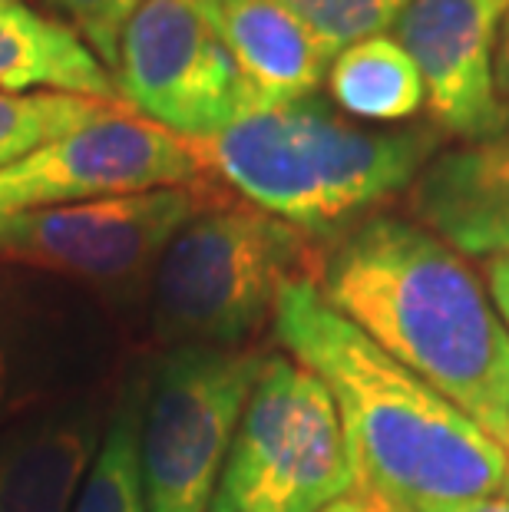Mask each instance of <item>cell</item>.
I'll use <instances>...</instances> for the list:
<instances>
[{
	"label": "cell",
	"instance_id": "obj_1",
	"mask_svg": "<svg viewBox=\"0 0 509 512\" xmlns=\"http://www.w3.org/2000/svg\"><path fill=\"white\" fill-rule=\"evenodd\" d=\"M275 341L328 387L367 512H460L500 496L509 453L321 298L314 278L278 294Z\"/></svg>",
	"mask_w": 509,
	"mask_h": 512
},
{
	"label": "cell",
	"instance_id": "obj_2",
	"mask_svg": "<svg viewBox=\"0 0 509 512\" xmlns=\"http://www.w3.org/2000/svg\"><path fill=\"white\" fill-rule=\"evenodd\" d=\"M321 298L400 367L509 446V331L467 255L430 228L374 215L318 265Z\"/></svg>",
	"mask_w": 509,
	"mask_h": 512
},
{
	"label": "cell",
	"instance_id": "obj_3",
	"mask_svg": "<svg viewBox=\"0 0 509 512\" xmlns=\"http://www.w3.org/2000/svg\"><path fill=\"white\" fill-rule=\"evenodd\" d=\"M189 149L212 182L314 238L410 192L440 152L433 126L371 129L318 96L258 110Z\"/></svg>",
	"mask_w": 509,
	"mask_h": 512
},
{
	"label": "cell",
	"instance_id": "obj_4",
	"mask_svg": "<svg viewBox=\"0 0 509 512\" xmlns=\"http://www.w3.org/2000/svg\"><path fill=\"white\" fill-rule=\"evenodd\" d=\"M314 235L212 195L162 252L149 285V331L166 347H248L272 324L278 294L295 278H318Z\"/></svg>",
	"mask_w": 509,
	"mask_h": 512
},
{
	"label": "cell",
	"instance_id": "obj_5",
	"mask_svg": "<svg viewBox=\"0 0 509 512\" xmlns=\"http://www.w3.org/2000/svg\"><path fill=\"white\" fill-rule=\"evenodd\" d=\"M351 489V456L328 387L291 357L268 354L209 512H321Z\"/></svg>",
	"mask_w": 509,
	"mask_h": 512
},
{
	"label": "cell",
	"instance_id": "obj_6",
	"mask_svg": "<svg viewBox=\"0 0 509 512\" xmlns=\"http://www.w3.org/2000/svg\"><path fill=\"white\" fill-rule=\"evenodd\" d=\"M212 195L215 185H189L4 215L0 265L77 285L119 318L146 298L162 252Z\"/></svg>",
	"mask_w": 509,
	"mask_h": 512
},
{
	"label": "cell",
	"instance_id": "obj_7",
	"mask_svg": "<svg viewBox=\"0 0 509 512\" xmlns=\"http://www.w3.org/2000/svg\"><path fill=\"white\" fill-rule=\"evenodd\" d=\"M255 347H166L146 370L139 470L146 512H209L245 403L265 367Z\"/></svg>",
	"mask_w": 509,
	"mask_h": 512
},
{
	"label": "cell",
	"instance_id": "obj_8",
	"mask_svg": "<svg viewBox=\"0 0 509 512\" xmlns=\"http://www.w3.org/2000/svg\"><path fill=\"white\" fill-rule=\"evenodd\" d=\"M116 86L133 113L186 139L265 110L222 34V0H143L119 37Z\"/></svg>",
	"mask_w": 509,
	"mask_h": 512
},
{
	"label": "cell",
	"instance_id": "obj_9",
	"mask_svg": "<svg viewBox=\"0 0 509 512\" xmlns=\"http://www.w3.org/2000/svg\"><path fill=\"white\" fill-rule=\"evenodd\" d=\"M119 318L77 285L0 265V427L110 387Z\"/></svg>",
	"mask_w": 509,
	"mask_h": 512
},
{
	"label": "cell",
	"instance_id": "obj_10",
	"mask_svg": "<svg viewBox=\"0 0 509 512\" xmlns=\"http://www.w3.org/2000/svg\"><path fill=\"white\" fill-rule=\"evenodd\" d=\"M189 185H212L189 139L133 110H116L0 172V219Z\"/></svg>",
	"mask_w": 509,
	"mask_h": 512
},
{
	"label": "cell",
	"instance_id": "obj_11",
	"mask_svg": "<svg viewBox=\"0 0 509 512\" xmlns=\"http://www.w3.org/2000/svg\"><path fill=\"white\" fill-rule=\"evenodd\" d=\"M509 0H410L394 37L417 63L433 126L447 136L490 139L509 129L496 90V43Z\"/></svg>",
	"mask_w": 509,
	"mask_h": 512
},
{
	"label": "cell",
	"instance_id": "obj_12",
	"mask_svg": "<svg viewBox=\"0 0 509 512\" xmlns=\"http://www.w3.org/2000/svg\"><path fill=\"white\" fill-rule=\"evenodd\" d=\"M110 410L103 387L0 427V512H70Z\"/></svg>",
	"mask_w": 509,
	"mask_h": 512
},
{
	"label": "cell",
	"instance_id": "obj_13",
	"mask_svg": "<svg viewBox=\"0 0 509 512\" xmlns=\"http://www.w3.org/2000/svg\"><path fill=\"white\" fill-rule=\"evenodd\" d=\"M410 215L460 255H509V129L440 149L410 185Z\"/></svg>",
	"mask_w": 509,
	"mask_h": 512
},
{
	"label": "cell",
	"instance_id": "obj_14",
	"mask_svg": "<svg viewBox=\"0 0 509 512\" xmlns=\"http://www.w3.org/2000/svg\"><path fill=\"white\" fill-rule=\"evenodd\" d=\"M0 90L70 93L123 103L116 76L67 20L0 0Z\"/></svg>",
	"mask_w": 509,
	"mask_h": 512
},
{
	"label": "cell",
	"instance_id": "obj_15",
	"mask_svg": "<svg viewBox=\"0 0 509 512\" xmlns=\"http://www.w3.org/2000/svg\"><path fill=\"white\" fill-rule=\"evenodd\" d=\"M222 34L265 110L314 96L334 60L275 0H222Z\"/></svg>",
	"mask_w": 509,
	"mask_h": 512
},
{
	"label": "cell",
	"instance_id": "obj_16",
	"mask_svg": "<svg viewBox=\"0 0 509 512\" xmlns=\"http://www.w3.org/2000/svg\"><path fill=\"white\" fill-rule=\"evenodd\" d=\"M328 90L334 103L364 123H400L427 103L417 63L397 37H367L331 60Z\"/></svg>",
	"mask_w": 509,
	"mask_h": 512
},
{
	"label": "cell",
	"instance_id": "obj_17",
	"mask_svg": "<svg viewBox=\"0 0 509 512\" xmlns=\"http://www.w3.org/2000/svg\"><path fill=\"white\" fill-rule=\"evenodd\" d=\"M146 370H129L113 390V410L103 443L86 470L70 512H146L139 470V423H143Z\"/></svg>",
	"mask_w": 509,
	"mask_h": 512
},
{
	"label": "cell",
	"instance_id": "obj_18",
	"mask_svg": "<svg viewBox=\"0 0 509 512\" xmlns=\"http://www.w3.org/2000/svg\"><path fill=\"white\" fill-rule=\"evenodd\" d=\"M116 110H129V106L70 93L0 90V172Z\"/></svg>",
	"mask_w": 509,
	"mask_h": 512
},
{
	"label": "cell",
	"instance_id": "obj_19",
	"mask_svg": "<svg viewBox=\"0 0 509 512\" xmlns=\"http://www.w3.org/2000/svg\"><path fill=\"white\" fill-rule=\"evenodd\" d=\"M311 30L334 57L367 37L387 34L410 0H275Z\"/></svg>",
	"mask_w": 509,
	"mask_h": 512
},
{
	"label": "cell",
	"instance_id": "obj_20",
	"mask_svg": "<svg viewBox=\"0 0 509 512\" xmlns=\"http://www.w3.org/2000/svg\"><path fill=\"white\" fill-rule=\"evenodd\" d=\"M47 4L57 7L67 24L96 50V57L113 70L123 27L143 0H47Z\"/></svg>",
	"mask_w": 509,
	"mask_h": 512
},
{
	"label": "cell",
	"instance_id": "obj_21",
	"mask_svg": "<svg viewBox=\"0 0 509 512\" xmlns=\"http://www.w3.org/2000/svg\"><path fill=\"white\" fill-rule=\"evenodd\" d=\"M483 281H486V291L500 311V318L509 331V255H496V258H486L483 265Z\"/></svg>",
	"mask_w": 509,
	"mask_h": 512
},
{
	"label": "cell",
	"instance_id": "obj_22",
	"mask_svg": "<svg viewBox=\"0 0 509 512\" xmlns=\"http://www.w3.org/2000/svg\"><path fill=\"white\" fill-rule=\"evenodd\" d=\"M496 90H500V100L509 110V14L503 20L500 43H496Z\"/></svg>",
	"mask_w": 509,
	"mask_h": 512
},
{
	"label": "cell",
	"instance_id": "obj_23",
	"mask_svg": "<svg viewBox=\"0 0 509 512\" xmlns=\"http://www.w3.org/2000/svg\"><path fill=\"white\" fill-rule=\"evenodd\" d=\"M460 512H509V496L500 493V496H486V499H476V503L463 506Z\"/></svg>",
	"mask_w": 509,
	"mask_h": 512
},
{
	"label": "cell",
	"instance_id": "obj_24",
	"mask_svg": "<svg viewBox=\"0 0 509 512\" xmlns=\"http://www.w3.org/2000/svg\"><path fill=\"white\" fill-rule=\"evenodd\" d=\"M321 512H367L361 503H357L354 496H341L338 503H331L328 509H321Z\"/></svg>",
	"mask_w": 509,
	"mask_h": 512
},
{
	"label": "cell",
	"instance_id": "obj_25",
	"mask_svg": "<svg viewBox=\"0 0 509 512\" xmlns=\"http://www.w3.org/2000/svg\"><path fill=\"white\" fill-rule=\"evenodd\" d=\"M506 453H509V446H506ZM503 493H509V479H506V489H503Z\"/></svg>",
	"mask_w": 509,
	"mask_h": 512
},
{
	"label": "cell",
	"instance_id": "obj_26",
	"mask_svg": "<svg viewBox=\"0 0 509 512\" xmlns=\"http://www.w3.org/2000/svg\"><path fill=\"white\" fill-rule=\"evenodd\" d=\"M506 496H509V493H506Z\"/></svg>",
	"mask_w": 509,
	"mask_h": 512
}]
</instances>
